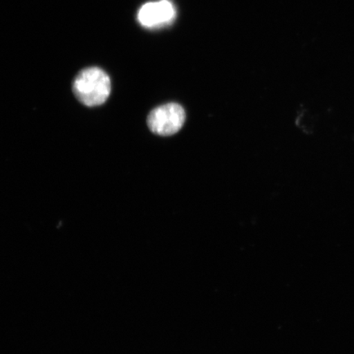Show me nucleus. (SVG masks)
Segmentation results:
<instances>
[{
    "label": "nucleus",
    "instance_id": "1",
    "mask_svg": "<svg viewBox=\"0 0 354 354\" xmlns=\"http://www.w3.org/2000/svg\"><path fill=\"white\" fill-rule=\"evenodd\" d=\"M112 90L109 75L101 68L93 66L80 72L73 84L77 99L87 107H95L105 103Z\"/></svg>",
    "mask_w": 354,
    "mask_h": 354
},
{
    "label": "nucleus",
    "instance_id": "2",
    "mask_svg": "<svg viewBox=\"0 0 354 354\" xmlns=\"http://www.w3.org/2000/svg\"><path fill=\"white\" fill-rule=\"evenodd\" d=\"M185 112L176 103L162 104L150 112L147 123L154 134L160 136H174L183 127Z\"/></svg>",
    "mask_w": 354,
    "mask_h": 354
},
{
    "label": "nucleus",
    "instance_id": "3",
    "mask_svg": "<svg viewBox=\"0 0 354 354\" xmlns=\"http://www.w3.org/2000/svg\"><path fill=\"white\" fill-rule=\"evenodd\" d=\"M175 8L167 0L159 2L148 3L140 8L138 19L141 24L147 28H153L167 24L174 19Z\"/></svg>",
    "mask_w": 354,
    "mask_h": 354
}]
</instances>
